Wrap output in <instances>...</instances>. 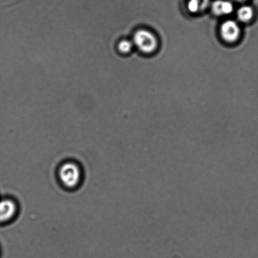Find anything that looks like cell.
Returning <instances> with one entry per match:
<instances>
[{
  "label": "cell",
  "instance_id": "obj_1",
  "mask_svg": "<svg viewBox=\"0 0 258 258\" xmlns=\"http://www.w3.org/2000/svg\"><path fill=\"white\" fill-rule=\"evenodd\" d=\"M58 176L64 186L69 189L75 188L81 181L82 170L75 163L68 162L60 167Z\"/></svg>",
  "mask_w": 258,
  "mask_h": 258
},
{
  "label": "cell",
  "instance_id": "obj_2",
  "mask_svg": "<svg viewBox=\"0 0 258 258\" xmlns=\"http://www.w3.org/2000/svg\"><path fill=\"white\" fill-rule=\"evenodd\" d=\"M134 42L138 48L145 53L154 51L157 47L156 37L146 30H140L135 33Z\"/></svg>",
  "mask_w": 258,
  "mask_h": 258
},
{
  "label": "cell",
  "instance_id": "obj_3",
  "mask_svg": "<svg viewBox=\"0 0 258 258\" xmlns=\"http://www.w3.org/2000/svg\"><path fill=\"white\" fill-rule=\"evenodd\" d=\"M17 205L14 200L4 199L0 200V224L11 221L16 216Z\"/></svg>",
  "mask_w": 258,
  "mask_h": 258
},
{
  "label": "cell",
  "instance_id": "obj_4",
  "mask_svg": "<svg viewBox=\"0 0 258 258\" xmlns=\"http://www.w3.org/2000/svg\"><path fill=\"white\" fill-rule=\"evenodd\" d=\"M220 34L225 41L233 42L237 41L240 34V29L236 22L227 21L222 25Z\"/></svg>",
  "mask_w": 258,
  "mask_h": 258
},
{
  "label": "cell",
  "instance_id": "obj_5",
  "mask_svg": "<svg viewBox=\"0 0 258 258\" xmlns=\"http://www.w3.org/2000/svg\"><path fill=\"white\" fill-rule=\"evenodd\" d=\"M212 12L217 16H226L232 13L234 7L227 0H217L212 6Z\"/></svg>",
  "mask_w": 258,
  "mask_h": 258
},
{
  "label": "cell",
  "instance_id": "obj_6",
  "mask_svg": "<svg viewBox=\"0 0 258 258\" xmlns=\"http://www.w3.org/2000/svg\"><path fill=\"white\" fill-rule=\"evenodd\" d=\"M210 0H189L187 9L192 13L204 11L209 6Z\"/></svg>",
  "mask_w": 258,
  "mask_h": 258
},
{
  "label": "cell",
  "instance_id": "obj_7",
  "mask_svg": "<svg viewBox=\"0 0 258 258\" xmlns=\"http://www.w3.org/2000/svg\"><path fill=\"white\" fill-rule=\"evenodd\" d=\"M254 12L251 7L249 6H242L238 10L237 17L240 21L246 22L252 18Z\"/></svg>",
  "mask_w": 258,
  "mask_h": 258
},
{
  "label": "cell",
  "instance_id": "obj_8",
  "mask_svg": "<svg viewBox=\"0 0 258 258\" xmlns=\"http://www.w3.org/2000/svg\"><path fill=\"white\" fill-rule=\"evenodd\" d=\"M132 45L131 42L128 41H122L119 44V49L120 51L124 53L128 52L131 50Z\"/></svg>",
  "mask_w": 258,
  "mask_h": 258
},
{
  "label": "cell",
  "instance_id": "obj_9",
  "mask_svg": "<svg viewBox=\"0 0 258 258\" xmlns=\"http://www.w3.org/2000/svg\"><path fill=\"white\" fill-rule=\"evenodd\" d=\"M235 1L239 2H242L246 1V0H235Z\"/></svg>",
  "mask_w": 258,
  "mask_h": 258
}]
</instances>
